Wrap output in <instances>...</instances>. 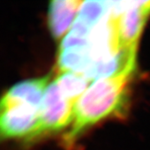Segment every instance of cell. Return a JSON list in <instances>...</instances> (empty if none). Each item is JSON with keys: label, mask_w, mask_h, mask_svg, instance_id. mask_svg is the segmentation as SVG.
<instances>
[{"label": "cell", "mask_w": 150, "mask_h": 150, "mask_svg": "<svg viewBox=\"0 0 150 150\" xmlns=\"http://www.w3.org/2000/svg\"><path fill=\"white\" fill-rule=\"evenodd\" d=\"M133 74L127 72L97 80L88 87L74 106L72 126L64 138L66 146L73 144L83 131L99 121L123 112Z\"/></svg>", "instance_id": "obj_1"}, {"label": "cell", "mask_w": 150, "mask_h": 150, "mask_svg": "<svg viewBox=\"0 0 150 150\" xmlns=\"http://www.w3.org/2000/svg\"><path fill=\"white\" fill-rule=\"evenodd\" d=\"M75 103L64 97L55 81L47 86L39 107L38 122L35 132L25 142L36 140L45 135L57 132L73 122Z\"/></svg>", "instance_id": "obj_2"}, {"label": "cell", "mask_w": 150, "mask_h": 150, "mask_svg": "<svg viewBox=\"0 0 150 150\" xmlns=\"http://www.w3.org/2000/svg\"><path fill=\"white\" fill-rule=\"evenodd\" d=\"M38 116L39 108L26 104L14 105L1 110L2 138H23L25 140L35 130Z\"/></svg>", "instance_id": "obj_3"}, {"label": "cell", "mask_w": 150, "mask_h": 150, "mask_svg": "<svg viewBox=\"0 0 150 150\" xmlns=\"http://www.w3.org/2000/svg\"><path fill=\"white\" fill-rule=\"evenodd\" d=\"M150 16V1L135 2L118 18L120 47L137 48L141 32Z\"/></svg>", "instance_id": "obj_4"}, {"label": "cell", "mask_w": 150, "mask_h": 150, "mask_svg": "<svg viewBox=\"0 0 150 150\" xmlns=\"http://www.w3.org/2000/svg\"><path fill=\"white\" fill-rule=\"evenodd\" d=\"M51 75L22 81L10 87L1 100V110L14 105L26 104L39 108Z\"/></svg>", "instance_id": "obj_5"}, {"label": "cell", "mask_w": 150, "mask_h": 150, "mask_svg": "<svg viewBox=\"0 0 150 150\" xmlns=\"http://www.w3.org/2000/svg\"><path fill=\"white\" fill-rule=\"evenodd\" d=\"M82 3L79 0H54L50 2L48 26L54 38L63 37L74 22Z\"/></svg>", "instance_id": "obj_6"}, {"label": "cell", "mask_w": 150, "mask_h": 150, "mask_svg": "<svg viewBox=\"0 0 150 150\" xmlns=\"http://www.w3.org/2000/svg\"><path fill=\"white\" fill-rule=\"evenodd\" d=\"M93 63L88 45L59 50L57 67L61 72L73 71L83 74Z\"/></svg>", "instance_id": "obj_7"}, {"label": "cell", "mask_w": 150, "mask_h": 150, "mask_svg": "<svg viewBox=\"0 0 150 150\" xmlns=\"http://www.w3.org/2000/svg\"><path fill=\"white\" fill-rule=\"evenodd\" d=\"M55 81L64 97L76 104L80 97L90 87L91 81L81 74L67 71L60 73Z\"/></svg>", "instance_id": "obj_8"}, {"label": "cell", "mask_w": 150, "mask_h": 150, "mask_svg": "<svg viewBox=\"0 0 150 150\" xmlns=\"http://www.w3.org/2000/svg\"><path fill=\"white\" fill-rule=\"evenodd\" d=\"M111 2L86 1L83 2L76 19L79 20L88 28L93 30L105 16L110 12Z\"/></svg>", "instance_id": "obj_9"}]
</instances>
